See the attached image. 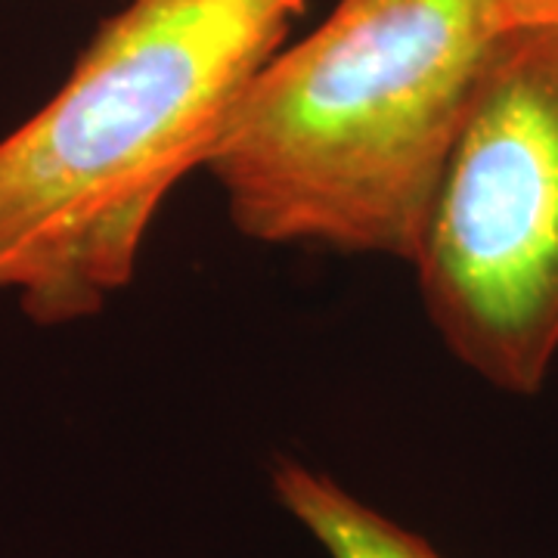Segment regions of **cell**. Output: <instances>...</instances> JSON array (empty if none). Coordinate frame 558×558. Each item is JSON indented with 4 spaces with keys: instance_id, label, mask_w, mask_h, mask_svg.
Wrapping results in <instances>:
<instances>
[{
    "instance_id": "obj_1",
    "label": "cell",
    "mask_w": 558,
    "mask_h": 558,
    "mask_svg": "<svg viewBox=\"0 0 558 558\" xmlns=\"http://www.w3.org/2000/svg\"><path fill=\"white\" fill-rule=\"evenodd\" d=\"M304 0H131L60 90L0 137V295L35 326L131 286L165 199L205 168Z\"/></svg>"
},
{
    "instance_id": "obj_2",
    "label": "cell",
    "mask_w": 558,
    "mask_h": 558,
    "mask_svg": "<svg viewBox=\"0 0 558 558\" xmlns=\"http://www.w3.org/2000/svg\"><path fill=\"white\" fill-rule=\"evenodd\" d=\"M497 0H336L245 81L205 171L245 240L413 260Z\"/></svg>"
},
{
    "instance_id": "obj_3",
    "label": "cell",
    "mask_w": 558,
    "mask_h": 558,
    "mask_svg": "<svg viewBox=\"0 0 558 558\" xmlns=\"http://www.w3.org/2000/svg\"><path fill=\"white\" fill-rule=\"evenodd\" d=\"M413 270L450 354L512 395L558 357V28H512L481 72Z\"/></svg>"
},
{
    "instance_id": "obj_4",
    "label": "cell",
    "mask_w": 558,
    "mask_h": 558,
    "mask_svg": "<svg viewBox=\"0 0 558 558\" xmlns=\"http://www.w3.org/2000/svg\"><path fill=\"white\" fill-rule=\"evenodd\" d=\"M279 506L329 558H444L425 537L381 515L317 469L279 459L270 472Z\"/></svg>"
},
{
    "instance_id": "obj_5",
    "label": "cell",
    "mask_w": 558,
    "mask_h": 558,
    "mask_svg": "<svg viewBox=\"0 0 558 558\" xmlns=\"http://www.w3.org/2000/svg\"><path fill=\"white\" fill-rule=\"evenodd\" d=\"M509 28H558V0H497Z\"/></svg>"
}]
</instances>
